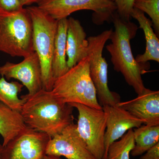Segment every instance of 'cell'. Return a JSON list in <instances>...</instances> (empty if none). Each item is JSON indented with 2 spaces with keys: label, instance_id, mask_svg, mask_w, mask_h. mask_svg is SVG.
Segmentation results:
<instances>
[{
  "label": "cell",
  "instance_id": "5b68a950",
  "mask_svg": "<svg viewBox=\"0 0 159 159\" xmlns=\"http://www.w3.org/2000/svg\"><path fill=\"white\" fill-rule=\"evenodd\" d=\"M0 51L11 57H27L35 52L33 25L27 9L0 12Z\"/></svg>",
  "mask_w": 159,
  "mask_h": 159
},
{
  "label": "cell",
  "instance_id": "4fadbf2b",
  "mask_svg": "<svg viewBox=\"0 0 159 159\" xmlns=\"http://www.w3.org/2000/svg\"><path fill=\"white\" fill-rule=\"evenodd\" d=\"M117 105L142 120L145 125H159V91L146 88L136 98Z\"/></svg>",
  "mask_w": 159,
  "mask_h": 159
},
{
  "label": "cell",
  "instance_id": "277c9868",
  "mask_svg": "<svg viewBox=\"0 0 159 159\" xmlns=\"http://www.w3.org/2000/svg\"><path fill=\"white\" fill-rule=\"evenodd\" d=\"M33 25V44L41 67L43 89L51 91L54 80L52 61L58 20L38 6L26 8Z\"/></svg>",
  "mask_w": 159,
  "mask_h": 159
},
{
  "label": "cell",
  "instance_id": "cb8c5ba5",
  "mask_svg": "<svg viewBox=\"0 0 159 159\" xmlns=\"http://www.w3.org/2000/svg\"><path fill=\"white\" fill-rule=\"evenodd\" d=\"M141 156L139 159H159V142Z\"/></svg>",
  "mask_w": 159,
  "mask_h": 159
},
{
  "label": "cell",
  "instance_id": "44dd1931",
  "mask_svg": "<svg viewBox=\"0 0 159 159\" xmlns=\"http://www.w3.org/2000/svg\"><path fill=\"white\" fill-rule=\"evenodd\" d=\"M134 8L149 16L155 33L159 37V0H135Z\"/></svg>",
  "mask_w": 159,
  "mask_h": 159
},
{
  "label": "cell",
  "instance_id": "ffe728a7",
  "mask_svg": "<svg viewBox=\"0 0 159 159\" xmlns=\"http://www.w3.org/2000/svg\"><path fill=\"white\" fill-rule=\"evenodd\" d=\"M134 145V131L130 129L110 145L106 159H130V152Z\"/></svg>",
  "mask_w": 159,
  "mask_h": 159
},
{
  "label": "cell",
  "instance_id": "3957f363",
  "mask_svg": "<svg viewBox=\"0 0 159 159\" xmlns=\"http://www.w3.org/2000/svg\"><path fill=\"white\" fill-rule=\"evenodd\" d=\"M88 56L54 80L52 93L66 103H78L102 109L90 76Z\"/></svg>",
  "mask_w": 159,
  "mask_h": 159
},
{
  "label": "cell",
  "instance_id": "7a4b0ae2",
  "mask_svg": "<svg viewBox=\"0 0 159 159\" xmlns=\"http://www.w3.org/2000/svg\"><path fill=\"white\" fill-rule=\"evenodd\" d=\"M111 22L115 31L111 34L109 39L111 43L106 46V49L110 54L114 70L121 73L126 83L140 95L146 89L142 77L144 67L134 57L130 42L136 35L138 26L131 21L121 19L116 11Z\"/></svg>",
  "mask_w": 159,
  "mask_h": 159
},
{
  "label": "cell",
  "instance_id": "ba28073f",
  "mask_svg": "<svg viewBox=\"0 0 159 159\" xmlns=\"http://www.w3.org/2000/svg\"><path fill=\"white\" fill-rule=\"evenodd\" d=\"M78 112L77 129L90 153L96 159H103L107 117L102 109L78 103H69Z\"/></svg>",
  "mask_w": 159,
  "mask_h": 159
},
{
  "label": "cell",
  "instance_id": "5bb4252c",
  "mask_svg": "<svg viewBox=\"0 0 159 159\" xmlns=\"http://www.w3.org/2000/svg\"><path fill=\"white\" fill-rule=\"evenodd\" d=\"M86 36L79 20L73 17L68 18L66 56L69 69L88 56L89 43Z\"/></svg>",
  "mask_w": 159,
  "mask_h": 159
},
{
  "label": "cell",
  "instance_id": "8992f818",
  "mask_svg": "<svg viewBox=\"0 0 159 159\" xmlns=\"http://www.w3.org/2000/svg\"><path fill=\"white\" fill-rule=\"evenodd\" d=\"M113 29L103 31L96 36L88 38L90 76L93 83L97 99L101 106L116 105L121 102L120 96L109 89L108 85V65L102 56L106 43L109 39Z\"/></svg>",
  "mask_w": 159,
  "mask_h": 159
},
{
  "label": "cell",
  "instance_id": "484cf974",
  "mask_svg": "<svg viewBox=\"0 0 159 159\" xmlns=\"http://www.w3.org/2000/svg\"><path fill=\"white\" fill-rule=\"evenodd\" d=\"M41 159H62L60 157L46 155Z\"/></svg>",
  "mask_w": 159,
  "mask_h": 159
},
{
  "label": "cell",
  "instance_id": "4316f807",
  "mask_svg": "<svg viewBox=\"0 0 159 159\" xmlns=\"http://www.w3.org/2000/svg\"><path fill=\"white\" fill-rule=\"evenodd\" d=\"M2 145L0 144V159H2L1 152H2Z\"/></svg>",
  "mask_w": 159,
  "mask_h": 159
},
{
  "label": "cell",
  "instance_id": "52a82bcc",
  "mask_svg": "<svg viewBox=\"0 0 159 159\" xmlns=\"http://www.w3.org/2000/svg\"><path fill=\"white\" fill-rule=\"evenodd\" d=\"M37 6L57 20L67 18L75 11L91 10L93 11V22L97 25L112 21L117 10L111 0H41Z\"/></svg>",
  "mask_w": 159,
  "mask_h": 159
},
{
  "label": "cell",
  "instance_id": "ac0fdd59",
  "mask_svg": "<svg viewBox=\"0 0 159 159\" xmlns=\"http://www.w3.org/2000/svg\"><path fill=\"white\" fill-rule=\"evenodd\" d=\"M133 131L135 145L130 152L133 157L142 155L159 142V125L144 124Z\"/></svg>",
  "mask_w": 159,
  "mask_h": 159
},
{
  "label": "cell",
  "instance_id": "d6986e66",
  "mask_svg": "<svg viewBox=\"0 0 159 159\" xmlns=\"http://www.w3.org/2000/svg\"><path fill=\"white\" fill-rule=\"evenodd\" d=\"M24 85L17 81L8 82L6 78H0V102L20 112L25 99L19 98Z\"/></svg>",
  "mask_w": 159,
  "mask_h": 159
},
{
  "label": "cell",
  "instance_id": "30bf717a",
  "mask_svg": "<svg viewBox=\"0 0 159 159\" xmlns=\"http://www.w3.org/2000/svg\"><path fill=\"white\" fill-rule=\"evenodd\" d=\"M0 75L8 80H19L28 89L29 95H33L43 89L40 62L35 52L18 63L6 62L0 67Z\"/></svg>",
  "mask_w": 159,
  "mask_h": 159
},
{
  "label": "cell",
  "instance_id": "9a60e30c",
  "mask_svg": "<svg viewBox=\"0 0 159 159\" xmlns=\"http://www.w3.org/2000/svg\"><path fill=\"white\" fill-rule=\"evenodd\" d=\"M131 16L139 23V28L144 31L146 48L144 54H139L135 58L138 63L143 67L149 61L159 62V38L154 31L151 20L145 16V13L134 8Z\"/></svg>",
  "mask_w": 159,
  "mask_h": 159
},
{
  "label": "cell",
  "instance_id": "9c48e42d",
  "mask_svg": "<svg viewBox=\"0 0 159 159\" xmlns=\"http://www.w3.org/2000/svg\"><path fill=\"white\" fill-rule=\"evenodd\" d=\"M51 137L27 126L5 146H2V159H41L46 155Z\"/></svg>",
  "mask_w": 159,
  "mask_h": 159
},
{
  "label": "cell",
  "instance_id": "e0dca14e",
  "mask_svg": "<svg viewBox=\"0 0 159 159\" xmlns=\"http://www.w3.org/2000/svg\"><path fill=\"white\" fill-rule=\"evenodd\" d=\"M27 127L20 112L0 102V135L3 146Z\"/></svg>",
  "mask_w": 159,
  "mask_h": 159
},
{
  "label": "cell",
  "instance_id": "7c38bea8",
  "mask_svg": "<svg viewBox=\"0 0 159 159\" xmlns=\"http://www.w3.org/2000/svg\"><path fill=\"white\" fill-rule=\"evenodd\" d=\"M102 110L107 117L103 157L106 159L109 146L112 143L120 139L129 129L144 124V122L117 105L105 106Z\"/></svg>",
  "mask_w": 159,
  "mask_h": 159
},
{
  "label": "cell",
  "instance_id": "603a6c76",
  "mask_svg": "<svg viewBox=\"0 0 159 159\" xmlns=\"http://www.w3.org/2000/svg\"><path fill=\"white\" fill-rule=\"evenodd\" d=\"M20 0H0V12H13L24 9Z\"/></svg>",
  "mask_w": 159,
  "mask_h": 159
},
{
  "label": "cell",
  "instance_id": "6da1fadb",
  "mask_svg": "<svg viewBox=\"0 0 159 159\" xmlns=\"http://www.w3.org/2000/svg\"><path fill=\"white\" fill-rule=\"evenodd\" d=\"M25 99L20 114L29 128L51 138L74 123V107L64 102L51 91L42 89L33 95L20 96Z\"/></svg>",
  "mask_w": 159,
  "mask_h": 159
},
{
  "label": "cell",
  "instance_id": "d4e9b609",
  "mask_svg": "<svg viewBox=\"0 0 159 159\" xmlns=\"http://www.w3.org/2000/svg\"><path fill=\"white\" fill-rule=\"evenodd\" d=\"M20 1L21 4L24 7L25 6H30L34 3H37L38 4L41 0H20Z\"/></svg>",
  "mask_w": 159,
  "mask_h": 159
},
{
  "label": "cell",
  "instance_id": "7402d4cb",
  "mask_svg": "<svg viewBox=\"0 0 159 159\" xmlns=\"http://www.w3.org/2000/svg\"><path fill=\"white\" fill-rule=\"evenodd\" d=\"M116 4L119 17L125 21H130L135 0H111Z\"/></svg>",
  "mask_w": 159,
  "mask_h": 159
},
{
  "label": "cell",
  "instance_id": "2e32d148",
  "mask_svg": "<svg viewBox=\"0 0 159 159\" xmlns=\"http://www.w3.org/2000/svg\"><path fill=\"white\" fill-rule=\"evenodd\" d=\"M67 25L68 18L58 20L52 61V75L54 81L69 70L66 58Z\"/></svg>",
  "mask_w": 159,
  "mask_h": 159
},
{
  "label": "cell",
  "instance_id": "8fae6325",
  "mask_svg": "<svg viewBox=\"0 0 159 159\" xmlns=\"http://www.w3.org/2000/svg\"><path fill=\"white\" fill-rule=\"evenodd\" d=\"M46 154L64 157L67 159H96L87 148L77 131V125L74 123L51 138Z\"/></svg>",
  "mask_w": 159,
  "mask_h": 159
}]
</instances>
